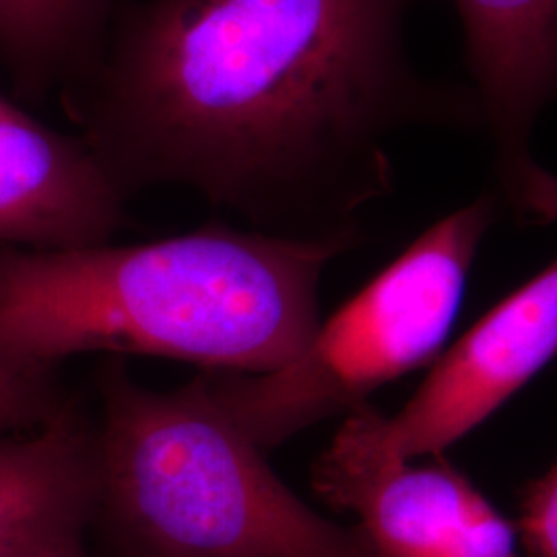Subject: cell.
<instances>
[{
  "instance_id": "1",
  "label": "cell",
  "mask_w": 557,
  "mask_h": 557,
  "mask_svg": "<svg viewBox=\"0 0 557 557\" xmlns=\"http://www.w3.org/2000/svg\"><path fill=\"white\" fill-rule=\"evenodd\" d=\"M425 2L124 0L60 96L126 199L180 186L262 234H359L393 193L395 137L483 133L469 83L411 57Z\"/></svg>"
},
{
  "instance_id": "2",
  "label": "cell",
  "mask_w": 557,
  "mask_h": 557,
  "mask_svg": "<svg viewBox=\"0 0 557 557\" xmlns=\"http://www.w3.org/2000/svg\"><path fill=\"white\" fill-rule=\"evenodd\" d=\"M358 242L218 221L128 246H0V363L57 374L66 359L110 354L273 372L317 333L322 275Z\"/></svg>"
},
{
  "instance_id": "3",
  "label": "cell",
  "mask_w": 557,
  "mask_h": 557,
  "mask_svg": "<svg viewBox=\"0 0 557 557\" xmlns=\"http://www.w3.org/2000/svg\"><path fill=\"white\" fill-rule=\"evenodd\" d=\"M100 499L91 529L114 557H382L322 517L200 376L153 391L110 358L96 376Z\"/></svg>"
},
{
  "instance_id": "4",
  "label": "cell",
  "mask_w": 557,
  "mask_h": 557,
  "mask_svg": "<svg viewBox=\"0 0 557 557\" xmlns=\"http://www.w3.org/2000/svg\"><path fill=\"white\" fill-rule=\"evenodd\" d=\"M502 213L492 190L430 225L277 370L200 379L264 453L349 416L384 384L438 358L479 248Z\"/></svg>"
},
{
  "instance_id": "5",
  "label": "cell",
  "mask_w": 557,
  "mask_h": 557,
  "mask_svg": "<svg viewBox=\"0 0 557 557\" xmlns=\"http://www.w3.org/2000/svg\"><path fill=\"white\" fill-rule=\"evenodd\" d=\"M556 356L557 259L458 338L397 416H382L370 403L349 416L386 457H436L494 416Z\"/></svg>"
},
{
  "instance_id": "6",
  "label": "cell",
  "mask_w": 557,
  "mask_h": 557,
  "mask_svg": "<svg viewBox=\"0 0 557 557\" xmlns=\"http://www.w3.org/2000/svg\"><path fill=\"white\" fill-rule=\"evenodd\" d=\"M413 465L379 453L345 416L312 467V487L382 557H518L517 529L442 455Z\"/></svg>"
},
{
  "instance_id": "7",
  "label": "cell",
  "mask_w": 557,
  "mask_h": 557,
  "mask_svg": "<svg viewBox=\"0 0 557 557\" xmlns=\"http://www.w3.org/2000/svg\"><path fill=\"white\" fill-rule=\"evenodd\" d=\"M504 213L522 227L557 221V176L535 153L557 106V0H453Z\"/></svg>"
},
{
  "instance_id": "8",
  "label": "cell",
  "mask_w": 557,
  "mask_h": 557,
  "mask_svg": "<svg viewBox=\"0 0 557 557\" xmlns=\"http://www.w3.org/2000/svg\"><path fill=\"white\" fill-rule=\"evenodd\" d=\"M126 202L89 145L0 96V246L60 250L108 244Z\"/></svg>"
},
{
  "instance_id": "9",
  "label": "cell",
  "mask_w": 557,
  "mask_h": 557,
  "mask_svg": "<svg viewBox=\"0 0 557 557\" xmlns=\"http://www.w3.org/2000/svg\"><path fill=\"white\" fill-rule=\"evenodd\" d=\"M96 419L73 400L59 418L0 438V557H34L94 527L100 499Z\"/></svg>"
},
{
  "instance_id": "10",
  "label": "cell",
  "mask_w": 557,
  "mask_h": 557,
  "mask_svg": "<svg viewBox=\"0 0 557 557\" xmlns=\"http://www.w3.org/2000/svg\"><path fill=\"white\" fill-rule=\"evenodd\" d=\"M124 0H0V60L17 94L64 91L100 54Z\"/></svg>"
},
{
  "instance_id": "11",
  "label": "cell",
  "mask_w": 557,
  "mask_h": 557,
  "mask_svg": "<svg viewBox=\"0 0 557 557\" xmlns=\"http://www.w3.org/2000/svg\"><path fill=\"white\" fill-rule=\"evenodd\" d=\"M73 403L57 374H32L0 363V432H32Z\"/></svg>"
},
{
  "instance_id": "12",
  "label": "cell",
  "mask_w": 557,
  "mask_h": 557,
  "mask_svg": "<svg viewBox=\"0 0 557 557\" xmlns=\"http://www.w3.org/2000/svg\"><path fill=\"white\" fill-rule=\"evenodd\" d=\"M515 529L529 557H557V462L522 487Z\"/></svg>"
},
{
  "instance_id": "13",
  "label": "cell",
  "mask_w": 557,
  "mask_h": 557,
  "mask_svg": "<svg viewBox=\"0 0 557 557\" xmlns=\"http://www.w3.org/2000/svg\"><path fill=\"white\" fill-rule=\"evenodd\" d=\"M34 557H91L85 549L83 537H71L59 541L46 549H41L40 554Z\"/></svg>"
}]
</instances>
